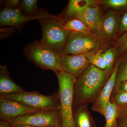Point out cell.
I'll return each instance as SVG.
<instances>
[{"mask_svg":"<svg viewBox=\"0 0 127 127\" xmlns=\"http://www.w3.org/2000/svg\"><path fill=\"white\" fill-rule=\"evenodd\" d=\"M109 73L91 64L77 78L73 91V111L95 101L109 79Z\"/></svg>","mask_w":127,"mask_h":127,"instance_id":"cell-1","label":"cell"},{"mask_svg":"<svg viewBox=\"0 0 127 127\" xmlns=\"http://www.w3.org/2000/svg\"><path fill=\"white\" fill-rule=\"evenodd\" d=\"M59 84L61 127H76L73 119V91L77 78L63 71L55 73Z\"/></svg>","mask_w":127,"mask_h":127,"instance_id":"cell-2","label":"cell"},{"mask_svg":"<svg viewBox=\"0 0 127 127\" xmlns=\"http://www.w3.org/2000/svg\"><path fill=\"white\" fill-rule=\"evenodd\" d=\"M40 23L42 36L41 43L61 55L68 40L70 31L66 29L56 16L42 18Z\"/></svg>","mask_w":127,"mask_h":127,"instance_id":"cell-3","label":"cell"},{"mask_svg":"<svg viewBox=\"0 0 127 127\" xmlns=\"http://www.w3.org/2000/svg\"><path fill=\"white\" fill-rule=\"evenodd\" d=\"M24 54L27 59L44 70H50L55 73L61 71V55L40 41H35L25 48Z\"/></svg>","mask_w":127,"mask_h":127,"instance_id":"cell-4","label":"cell"},{"mask_svg":"<svg viewBox=\"0 0 127 127\" xmlns=\"http://www.w3.org/2000/svg\"><path fill=\"white\" fill-rule=\"evenodd\" d=\"M0 97L17 101L39 111H60L58 93L51 95H45L36 91H24L18 93L0 96Z\"/></svg>","mask_w":127,"mask_h":127,"instance_id":"cell-5","label":"cell"},{"mask_svg":"<svg viewBox=\"0 0 127 127\" xmlns=\"http://www.w3.org/2000/svg\"><path fill=\"white\" fill-rule=\"evenodd\" d=\"M7 122L11 125L26 124L36 127H55L57 123L61 124V114L58 111H40L18 117Z\"/></svg>","mask_w":127,"mask_h":127,"instance_id":"cell-6","label":"cell"},{"mask_svg":"<svg viewBox=\"0 0 127 127\" xmlns=\"http://www.w3.org/2000/svg\"><path fill=\"white\" fill-rule=\"evenodd\" d=\"M98 46L97 41L91 35L70 31L63 53L76 55L93 52Z\"/></svg>","mask_w":127,"mask_h":127,"instance_id":"cell-7","label":"cell"},{"mask_svg":"<svg viewBox=\"0 0 127 127\" xmlns=\"http://www.w3.org/2000/svg\"><path fill=\"white\" fill-rule=\"evenodd\" d=\"M40 111L15 100L0 97V119L9 121L26 114Z\"/></svg>","mask_w":127,"mask_h":127,"instance_id":"cell-8","label":"cell"},{"mask_svg":"<svg viewBox=\"0 0 127 127\" xmlns=\"http://www.w3.org/2000/svg\"><path fill=\"white\" fill-rule=\"evenodd\" d=\"M120 63V61L116 63L109 79L100 91L96 100L93 103L91 107L92 110L100 113L103 117L107 105L110 101L115 87L116 78Z\"/></svg>","mask_w":127,"mask_h":127,"instance_id":"cell-9","label":"cell"},{"mask_svg":"<svg viewBox=\"0 0 127 127\" xmlns=\"http://www.w3.org/2000/svg\"><path fill=\"white\" fill-rule=\"evenodd\" d=\"M61 71L77 78L91 64L84 54L70 55L62 53L60 56Z\"/></svg>","mask_w":127,"mask_h":127,"instance_id":"cell-10","label":"cell"},{"mask_svg":"<svg viewBox=\"0 0 127 127\" xmlns=\"http://www.w3.org/2000/svg\"><path fill=\"white\" fill-rule=\"evenodd\" d=\"M55 16L50 14H41L33 16H24L18 8L6 7L1 10L0 13V24L1 27L6 26H18L30 21L53 17Z\"/></svg>","mask_w":127,"mask_h":127,"instance_id":"cell-11","label":"cell"},{"mask_svg":"<svg viewBox=\"0 0 127 127\" xmlns=\"http://www.w3.org/2000/svg\"><path fill=\"white\" fill-rule=\"evenodd\" d=\"M73 16L82 22L91 31H101L102 19L98 6L86 7L77 12Z\"/></svg>","mask_w":127,"mask_h":127,"instance_id":"cell-12","label":"cell"},{"mask_svg":"<svg viewBox=\"0 0 127 127\" xmlns=\"http://www.w3.org/2000/svg\"><path fill=\"white\" fill-rule=\"evenodd\" d=\"M24 91L22 87L15 83L10 77L7 67L0 66V96L18 93Z\"/></svg>","mask_w":127,"mask_h":127,"instance_id":"cell-13","label":"cell"},{"mask_svg":"<svg viewBox=\"0 0 127 127\" xmlns=\"http://www.w3.org/2000/svg\"><path fill=\"white\" fill-rule=\"evenodd\" d=\"M73 119L76 127H96L88 105L81 106L75 109L73 111Z\"/></svg>","mask_w":127,"mask_h":127,"instance_id":"cell-14","label":"cell"},{"mask_svg":"<svg viewBox=\"0 0 127 127\" xmlns=\"http://www.w3.org/2000/svg\"><path fill=\"white\" fill-rule=\"evenodd\" d=\"M118 14L116 11H110L102 20L101 31L106 37H112L116 33L118 25Z\"/></svg>","mask_w":127,"mask_h":127,"instance_id":"cell-15","label":"cell"},{"mask_svg":"<svg viewBox=\"0 0 127 127\" xmlns=\"http://www.w3.org/2000/svg\"><path fill=\"white\" fill-rule=\"evenodd\" d=\"M120 109V107L110 100L107 105L104 114L106 123L104 127H116Z\"/></svg>","mask_w":127,"mask_h":127,"instance_id":"cell-16","label":"cell"},{"mask_svg":"<svg viewBox=\"0 0 127 127\" xmlns=\"http://www.w3.org/2000/svg\"><path fill=\"white\" fill-rule=\"evenodd\" d=\"M96 2L93 0H71L67 8L66 15L69 17L73 16L77 12L94 5Z\"/></svg>","mask_w":127,"mask_h":127,"instance_id":"cell-17","label":"cell"},{"mask_svg":"<svg viewBox=\"0 0 127 127\" xmlns=\"http://www.w3.org/2000/svg\"><path fill=\"white\" fill-rule=\"evenodd\" d=\"M84 55L86 57L90 64L100 69L106 70V64L102 50L98 51L96 53L89 52L84 53Z\"/></svg>","mask_w":127,"mask_h":127,"instance_id":"cell-18","label":"cell"},{"mask_svg":"<svg viewBox=\"0 0 127 127\" xmlns=\"http://www.w3.org/2000/svg\"><path fill=\"white\" fill-rule=\"evenodd\" d=\"M66 29L69 31L79 32L91 35V30L81 21L74 19L69 21L64 25Z\"/></svg>","mask_w":127,"mask_h":127,"instance_id":"cell-19","label":"cell"},{"mask_svg":"<svg viewBox=\"0 0 127 127\" xmlns=\"http://www.w3.org/2000/svg\"><path fill=\"white\" fill-rule=\"evenodd\" d=\"M116 56V52L115 50L112 49H108L103 54L106 64L105 70L108 72H111L113 70Z\"/></svg>","mask_w":127,"mask_h":127,"instance_id":"cell-20","label":"cell"},{"mask_svg":"<svg viewBox=\"0 0 127 127\" xmlns=\"http://www.w3.org/2000/svg\"><path fill=\"white\" fill-rule=\"evenodd\" d=\"M126 81H127V58L121 65L120 64L119 65L113 91L117 88L121 82Z\"/></svg>","mask_w":127,"mask_h":127,"instance_id":"cell-21","label":"cell"},{"mask_svg":"<svg viewBox=\"0 0 127 127\" xmlns=\"http://www.w3.org/2000/svg\"><path fill=\"white\" fill-rule=\"evenodd\" d=\"M110 101L120 107L127 105V92H118L112 94Z\"/></svg>","mask_w":127,"mask_h":127,"instance_id":"cell-22","label":"cell"},{"mask_svg":"<svg viewBox=\"0 0 127 127\" xmlns=\"http://www.w3.org/2000/svg\"><path fill=\"white\" fill-rule=\"evenodd\" d=\"M36 0H23L21 1L20 4L22 9L29 14H32L37 12Z\"/></svg>","mask_w":127,"mask_h":127,"instance_id":"cell-23","label":"cell"},{"mask_svg":"<svg viewBox=\"0 0 127 127\" xmlns=\"http://www.w3.org/2000/svg\"><path fill=\"white\" fill-rule=\"evenodd\" d=\"M120 108L116 127H127V105L120 107Z\"/></svg>","mask_w":127,"mask_h":127,"instance_id":"cell-24","label":"cell"},{"mask_svg":"<svg viewBox=\"0 0 127 127\" xmlns=\"http://www.w3.org/2000/svg\"><path fill=\"white\" fill-rule=\"evenodd\" d=\"M104 5L115 9L127 7V0H104Z\"/></svg>","mask_w":127,"mask_h":127,"instance_id":"cell-25","label":"cell"},{"mask_svg":"<svg viewBox=\"0 0 127 127\" xmlns=\"http://www.w3.org/2000/svg\"><path fill=\"white\" fill-rule=\"evenodd\" d=\"M119 28L121 32H127V12L122 17L119 24Z\"/></svg>","mask_w":127,"mask_h":127,"instance_id":"cell-26","label":"cell"},{"mask_svg":"<svg viewBox=\"0 0 127 127\" xmlns=\"http://www.w3.org/2000/svg\"><path fill=\"white\" fill-rule=\"evenodd\" d=\"M118 92H127V81L121 82L117 88L113 91L112 94L116 93Z\"/></svg>","mask_w":127,"mask_h":127,"instance_id":"cell-27","label":"cell"},{"mask_svg":"<svg viewBox=\"0 0 127 127\" xmlns=\"http://www.w3.org/2000/svg\"><path fill=\"white\" fill-rule=\"evenodd\" d=\"M5 2L7 5V7L15 9V7H17L18 5L20 4L21 1L18 0H9L5 1Z\"/></svg>","mask_w":127,"mask_h":127,"instance_id":"cell-28","label":"cell"},{"mask_svg":"<svg viewBox=\"0 0 127 127\" xmlns=\"http://www.w3.org/2000/svg\"><path fill=\"white\" fill-rule=\"evenodd\" d=\"M0 127H11V125L7 121H0Z\"/></svg>","mask_w":127,"mask_h":127,"instance_id":"cell-29","label":"cell"},{"mask_svg":"<svg viewBox=\"0 0 127 127\" xmlns=\"http://www.w3.org/2000/svg\"><path fill=\"white\" fill-rule=\"evenodd\" d=\"M123 50L127 49V36L123 37Z\"/></svg>","mask_w":127,"mask_h":127,"instance_id":"cell-30","label":"cell"},{"mask_svg":"<svg viewBox=\"0 0 127 127\" xmlns=\"http://www.w3.org/2000/svg\"><path fill=\"white\" fill-rule=\"evenodd\" d=\"M11 127H36L31 126V125H26V124H18L11 125Z\"/></svg>","mask_w":127,"mask_h":127,"instance_id":"cell-31","label":"cell"},{"mask_svg":"<svg viewBox=\"0 0 127 127\" xmlns=\"http://www.w3.org/2000/svg\"><path fill=\"white\" fill-rule=\"evenodd\" d=\"M60 125H61V124H60V123H57L56 125V127H61Z\"/></svg>","mask_w":127,"mask_h":127,"instance_id":"cell-32","label":"cell"},{"mask_svg":"<svg viewBox=\"0 0 127 127\" xmlns=\"http://www.w3.org/2000/svg\"><path fill=\"white\" fill-rule=\"evenodd\" d=\"M127 36V33H126V34H125V35H124V36L123 37Z\"/></svg>","mask_w":127,"mask_h":127,"instance_id":"cell-33","label":"cell"}]
</instances>
